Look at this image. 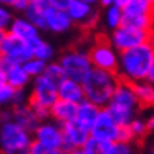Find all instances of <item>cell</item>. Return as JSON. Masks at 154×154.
<instances>
[{"mask_svg":"<svg viewBox=\"0 0 154 154\" xmlns=\"http://www.w3.org/2000/svg\"><path fill=\"white\" fill-rule=\"evenodd\" d=\"M80 2H85V3H88V5H94L97 0H80Z\"/></svg>","mask_w":154,"mask_h":154,"instance_id":"cell-49","label":"cell"},{"mask_svg":"<svg viewBox=\"0 0 154 154\" xmlns=\"http://www.w3.org/2000/svg\"><path fill=\"white\" fill-rule=\"evenodd\" d=\"M11 118H13L14 123H17L20 128H24L29 132H33L35 129H36V126L41 123L39 118L33 113V110L29 107L27 102L13 106L11 107Z\"/></svg>","mask_w":154,"mask_h":154,"instance_id":"cell-15","label":"cell"},{"mask_svg":"<svg viewBox=\"0 0 154 154\" xmlns=\"http://www.w3.org/2000/svg\"><path fill=\"white\" fill-rule=\"evenodd\" d=\"M97 2H99L104 8H107V6H112L113 5V0H97Z\"/></svg>","mask_w":154,"mask_h":154,"instance_id":"cell-43","label":"cell"},{"mask_svg":"<svg viewBox=\"0 0 154 154\" xmlns=\"http://www.w3.org/2000/svg\"><path fill=\"white\" fill-rule=\"evenodd\" d=\"M109 146H110V143L102 142V140L94 138V137L90 135L87 138V142L83 143L82 149H83V152H85V154H107Z\"/></svg>","mask_w":154,"mask_h":154,"instance_id":"cell-27","label":"cell"},{"mask_svg":"<svg viewBox=\"0 0 154 154\" xmlns=\"http://www.w3.org/2000/svg\"><path fill=\"white\" fill-rule=\"evenodd\" d=\"M109 104L110 106H116V107H126V109L135 110L138 107V99L134 91V85L118 75V82L115 85V90L112 93Z\"/></svg>","mask_w":154,"mask_h":154,"instance_id":"cell-12","label":"cell"},{"mask_svg":"<svg viewBox=\"0 0 154 154\" xmlns=\"http://www.w3.org/2000/svg\"><path fill=\"white\" fill-rule=\"evenodd\" d=\"M0 55L6 57L13 63L22 65L24 61H27L29 58L33 57V52H32V47L27 41L20 39L11 33H6V36L0 43Z\"/></svg>","mask_w":154,"mask_h":154,"instance_id":"cell-8","label":"cell"},{"mask_svg":"<svg viewBox=\"0 0 154 154\" xmlns=\"http://www.w3.org/2000/svg\"><path fill=\"white\" fill-rule=\"evenodd\" d=\"M57 91H58V99H65V101L74 102V104H79L80 101L85 99L82 83L75 82L72 79H68V77H65V79L58 83Z\"/></svg>","mask_w":154,"mask_h":154,"instance_id":"cell-16","label":"cell"},{"mask_svg":"<svg viewBox=\"0 0 154 154\" xmlns=\"http://www.w3.org/2000/svg\"><path fill=\"white\" fill-rule=\"evenodd\" d=\"M68 154H85V152H83V149H82V148H74V149L69 151Z\"/></svg>","mask_w":154,"mask_h":154,"instance_id":"cell-45","label":"cell"},{"mask_svg":"<svg viewBox=\"0 0 154 154\" xmlns=\"http://www.w3.org/2000/svg\"><path fill=\"white\" fill-rule=\"evenodd\" d=\"M14 0H0V5H6V6H11V3Z\"/></svg>","mask_w":154,"mask_h":154,"instance_id":"cell-48","label":"cell"},{"mask_svg":"<svg viewBox=\"0 0 154 154\" xmlns=\"http://www.w3.org/2000/svg\"><path fill=\"white\" fill-rule=\"evenodd\" d=\"M32 142V132L20 128L13 120L0 124V151L2 154H27Z\"/></svg>","mask_w":154,"mask_h":154,"instance_id":"cell-3","label":"cell"},{"mask_svg":"<svg viewBox=\"0 0 154 154\" xmlns=\"http://www.w3.org/2000/svg\"><path fill=\"white\" fill-rule=\"evenodd\" d=\"M29 44L32 47V52H33V57L35 58H39L43 61H49L51 58H54V49L51 44H47L44 39H41L39 36L33 38L32 41H29Z\"/></svg>","mask_w":154,"mask_h":154,"instance_id":"cell-26","label":"cell"},{"mask_svg":"<svg viewBox=\"0 0 154 154\" xmlns=\"http://www.w3.org/2000/svg\"><path fill=\"white\" fill-rule=\"evenodd\" d=\"M154 57L148 43H143L118 55V75L131 83L143 82L148 74V68Z\"/></svg>","mask_w":154,"mask_h":154,"instance_id":"cell-1","label":"cell"},{"mask_svg":"<svg viewBox=\"0 0 154 154\" xmlns=\"http://www.w3.org/2000/svg\"><path fill=\"white\" fill-rule=\"evenodd\" d=\"M116 82H118V74L104 71V69L91 68V71L82 80L85 99L96 104L101 109L106 107L112 97Z\"/></svg>","mask_w":154,"mask_h":154,"instance_id":"cell-2","label":"cell"},{"mask_svg":"<svg viewBox=\"0 0 154 154\" xmlns=\"http://www.w3.org/2000/svg\"><path fill=\"white\" fill-rule=\"evenodd\" d=\"M8 33L27 41V43L32 41L33 38L39 36V30L30 22V20H27L25 17H13L11 24L8 27Z\"/></svg>","mask_w":154,"mask_h":154,"instance_id":"cell-18","label":"cell"},{"mask_svg":"<svg viewBox=\"0 0 154 154\" xmlns=\"http://www.w3.org/2000/svg\"><path fill=\"white\" fill-rule=\"evenodd\" d=\"M6 33H8V30H5V29H0V43L3 41V38L6 36Z\"/></svg>","mask_w":154,"mask_h":154,"instance_id":"cell-46","label":"cell"},{"mask_svg":"<svg viewBox=\"0 0 154 154\" xmlns=\"http://www.w3.org/2000/svg\"><path fill=\"white\" fill-rule=\"evenodd\" d=\"M146 41H148V32L134 29V27H128V25L116 27L110 35V43L118 52L140 46V44L146 43Z\"/></svg>","mask_w":154,"mask_h":154,"instance_id":"cell-6","label":"cell"},{"mask_svg":"<svg viewBox=\"0 0 154 154\" xmlns=\"http://www.w3.org/2000/svg\"><path fill=\"white\" fill-rule=\"evenodd\" d=\"M5 83H6V79H5V74H3L2 71H0V87H3Z\"/></svg>","mask_w":154,"mask_h":154,"instance_id":"cell-47","label":"cell"},{"mask_svg":"<svg viewBox=\"0 0 154 154\" xmlns=\"http://www.w3.org/2000/svg\"><path fill=\"white\" fill-rule=\"evenodd\" d=\"M154 6L146 0H128L121 11L126 16H140V14H152Z\"/></svg>","mask_w":154,"mask_h":154,"instance_id":"cell-23","label":"cell"},{"mask_svg":"<svg viewBox=\"0 0 154 154\" xmlns=\"http://www.w3.org/2000/svg\"><path fill=\"white\" fill-rule=\"evenodd\" d=\"M27 104H29V107L33 110V113L39 118V121H44L46 118H49V109L44 107L43 104L35 102V101H32V99H27Z\"/></svg>","mask_w":154,"mask_h":154,"instance_id":"cell-35","label":"cell"},{"mask_svg":"<svg viewBox=\"0 0 154 154\" xmlns=\"http://www.w3.org/2000/svg\"><path fill=\"white\" fill-rule=\"evenodd\" d=\"M58 63L63 69V72H65V77L72 79L75 82H80V83L93 68L91 61L88 58V54L83 52L79 47L65 51Z\"/></svg>","mask_w":154,"mask_h":154,"instance_id":"cell-5","label":"cell"},{"mask_svg":"<svg viewBox=\"0 0 154 154\" xmlns=\"http://www.w3.org/2000/svg\"><path fill=\"white\" fill-rule=\"evenodd\" d=\"M27 5H29V0H14L11 3V8L16 11H24L27 8Z\"/></svg>","mask_w":154,"mask_h":154,"instance_id":"cell-39","label":"cell"},{"mask_svg":"<svg viewBox=\"0 0 154 154\" xmlns=\"http://www.w3.org/2000/svg\"><path fill=\"white\" fill-rule=\"evenodd\" d=\"M146 43L149 44V47L152 49V52H154V25L151 27V30L148 32V41Z\"/></svg>","mask_w":154,"mask_h":154,"instance_id":"cell-41","label":"cell"},{"mask_svg":"<svg viewBox=\"0 0 154 154\" xmlns=\"http://www.w3.org/2000/svg\"><path fill=\"white\" fill-rule=\"evenodd\" d=\"M44 75H47L51 80H54L55 83H60L63 79H65V72L60 66V63H47L46 65V69H44Z\"/></svg>","mask_w":154,"mask_h":154,"instance_id":"cell-31","label":"cell"},{"mask_svg":"<svg viewBox=\"0 0 154 154\" xmlns=\"http://www.w3.org/2000/svg\"><path fill=\"white\" fill-rule=\"evenodd\" d=\"M121 25H128V27H134V29H138V30L149 32L151 27L154 25V17H152V14H140V16L123 14Z\"/></svg>","mask_w":154,"mask_h":154,"instance_id":"cell-25","label":"cell"},{"mask_svg":"<svg viewBox=\"0 0 154 154\" xmlns=\"http://www.w3.org/2000/svg\"><path fill=\"white\" fill-rule=\"evenodd\" d=\"M129 131L132 134V138H134V142H143V140L146 138V135H148V128H146V123L142 121V120H137V118H134L129 124Z\"/></svg>","mask_w":154,"mask_h":154,"instance_id":"cell-29","label":"cell"},{"mask_svg":"<svg viewBox=\"0 0 154 154\" xmlns=\"http://www.w3.org/2000/svg\"><path fill=\"white\" fill-rule=\"evenodd\" d=\"M46 6H47V0H29V5L24 10L25 19L30 20L38 30L46 29V20H44Z\"/></svg>","mask_w":154,"mask_h":154,"instance_id":"cell-19","label":"cell"},{"mask_svg":"<svg viewBox=\"0 0 154 154\" xmlns=\"http://www.w3.org/2000/svg\"><path fill=\"white\" fill-rule=\"evenodd\" d=\"M87 54L93 68L118 74V54L115 51V47L112 46L109 36L99 35L97 39L93 43V46L88 49Z\"/></svg>","mask_w":154,"mask_h":154,"instance_id":"cell-4","label":"cell"},{"mask_svg":"<svg viewBox=\"0 0 154 154\" xmlns=\"http://www.w3.org/2000/svg\"><path fill=\"white\" fill-rule=\"evenodd\" d=\"M44 20H46V29L54 33H65L72 27V22L66 11L52 8L49 5L44 10Z\"/></svg>","mask_w":154,"mask_h":154,"instance_id":"cell-14","label":"cell"},{"mask_svg":"<svg viewBox=\"0 0 154 154\" xmlns=\"http://www.w3.org/2000/svg\"><path fill=\"white\" fill-rule=\"evenodd\" d=\"M60 129H61V138H63L60 151L63 154H68L74 148H82L83 143L87 142V138L90 137V129H87L80 123H77L75 120L60 124Z\"/></svg>","mask_w":154,"mask_h":154,"instance_id":"cell-7","label":"cell"},{"mask_svg":"<svg viewBox=\"0 0 154 154\" xmlns=\"http://www.w3.org/2000/svg\"><path fill=\"white\" fill-rule=\"evenodd\" d=\"M66 13L72 24H77L83 29H91L97 22V11L93 8V5H88L80 0H72Z\"/></svg>","mask_w":154,"mask_h":154,"instance_id":"cell-11","label":"cell"},{"mask_svg":"<svg viewBox=\"0 0 154 154\" xmlns=\"http://www.w3.org/2000/svg\"><path fill=\"white\" fill-rule=\"evenodd\" d=\"M134 85V91L138 99V106L145 107H154V85L149 82H137L132 83Z\"/></svg>","mask_w":154,"mask_h":154,"instance_id":"cell-22","label":"cell"},{"mask_svg":"<svg viewBox=\"0 0 154 154\" xmlns=\"http://www.w3.org/2000/svg\"><path fill=\"white\" fill-rule=\"evenodd\" d=\"M11 20H13V13L8 10L6 5H0V29L8 30Z\"/></svg>","mask_w":154,"mask_h":154,"instance_id":"cell-36","label":"cell"},{"mask_svg":"<svg viewBox=\"0 0 154 154\" xmlns=\"http://www.w3.org/2000/svg\"><path fill=\"white\" fill-rule=\"evenodd\" d=\"M16 90L10 87L8 83H5L3 87H0V106H11L13 97H14Z\"/></svg>","mask_w":154,"mask_h":154,"instance_id":"cell-33","label":"cell"},{"mask_svg":"<svg viewBox=\"0 0 154 154\" xmlns=\"http://www.w3.org/2000/svg\"><path fill=\"white\" fill-rule=\"evenodd\" d=\"M101 107H97L96 104L90 102L87 99L80 101L77 104V110H75V121L80 123L82 126H85L87 129H90L93 126L96 116L99 115Z\"/></svg>","mask_w":154,"mask_h":154,"instance_id":"cell-20","label":"cell"},{"mask_svg":"<svg viewBox=\"0 0 154 154\" xmlns=\"http://www.w3.org/2000/svg\"><path fill=\"white\" fill-rule=\"evenodd\" d=\"M107 154H132V146L131 143L113 142V143H110Z\"/></svg>","mask_w":154,"mask_h":154,"instance_id":"cell-34","label":"cell"},{"mask_svg":"<svg viewBox=\"0 0 154 154\" xmlns=\"http://www.w3.org/2000/svg\"><path fill=\"white\" fill-rule=\"evenodd\" d=\"M106 110L109 112L112 120H113L118 126H128L132 120H134V115H135V110H132V109L116 107V106H110V104L106 106Z\"/></svg>","mask_w":154,"mask_h":154,"instance_id":"cell-24","label":"cell"},{"mask_svg":"<svg viewBox=\"0 0 154 154\" xmlns=\"http://www.w3.org/2000/svg\"><path fill=\"white\" fill-rule=\"evenodd\" d=\"M118 131H120V126L112 120L106 107H102L99 110V115L96 116L93 126L90 128V135L94 138H99L102 142L113 143L118 140Z\"/></svg>","mask_w":154,"mask_h":154,"instance_id":"cell-10","label":"cell"},{"mask_svg":"<svg viewBox=\"0 0 154 154\" xmlns=\"http://www.w3.org/2000/svg\"><path fill=\"white\" fill-rule=\"evenodd\" d=\"M126 3H128V0H113V5L118 6V8H123Z\"/></svg>","mask_w":154,"mask_h":154,"instance_id":"cell-44","label":"cell"},{"mask_svg":"<svg viewBox=\"0 0 154 154\" xmlns=\"http://www.w3.org/2000/svg\"><path fill=\"white\" fill-rule=\"evenodd\" d=\"M121 19H123V11H121V8H118V6H115V5L107 6L106 22H107V25L110 27L112 30L121 25Z\"/></svg>","mask_w":154,"mask_h":154,"instance_id":"cell-30","label":"cell"},{"mask_svg":"<svg viewBox=\"0 0 154 154\" xmlns=\"http://www.w3.org/2000/svg\"><path fill=\"white\" fill-rule=\"evenodd\" d=\"M33 140L38 142L41 145L47 146V148H55V149H60L61 148V129H60V124H55V123H44L41 121L36 129L33 131Z\"/></svg>","mask_w":154,"mask_h":154,"instance_id":"cell-13","label":"cell"},{"mask_svg":"<svg viewBox=\"0 0 154 154\" xmlns=\"http://www.w3.org/2000/svg\"><path fill=\"white\" fill-rule=\"evenodd\" d=\"M145 123H146V128H148V131H149V132H151V131H154V113H152V115H151V116H149Z\"/></svg>","mask_w":154,"mask_h":154,"instance_id":"cell-42","label":"cell"},{"mask_svg":"<svg viewBox=\"0 0 154 154\" xmlns=\"http://www.w3.org/2000/svg\"><path fill=\"white\" fill-rule=\"evenodd\" d=\"M116 142H124V143H132L134 138L129 131V126H120V131H118V140Z\"/></svg>","mask_w":154,"mask_h":154,"instance_id":"cell-37","label":"cell"},{"mask_svg":"<svg viewBox=\"0 0 154 154\" xmlns=\"http://www.w3.org/2000/svg\"><path fill=\"white\" fill-rule=\"evenodd\" d=\"M146 2H149V3H151V5L154 6V0H146Z\"/></svg>","mask_w":154,"mask_h":154,"instance_id":"cell-50","label":"cell"},{"mask_svg":"<svg viewBox=\"0 0 154 154\" xmlns=\"http://www.w3.org/2000/svg\"><path fill=\"white\" fill-rule=\"evenodd\" d=\"M27 154H63L60 149H55V148H47V146L41 145L38 142H32V145L29 146V151Z\"/></svg>","mask_w":154,"mask_h":154,"instance_id":"cell-32","label":"cell"},{"mask_svg":"<svg viewBox=\"0 0 154 154\" xmlns=\"http://www.w3.org/2000/svg\"><path fill=\"white\" fill-rule=\"evenodd\" d=\"M145 80L154 85V57H152V60H151V65H149V68H148V74H146V79H145Z\"/></svg>","mask_w":154,"mask_h":154,"instance_id":"cell-40","label":"cell"},{"mask_svg":"<svg viewBox=\"0 0 154 154\" xmlns=\"http://www.w3.org/2000/svg\"><path fill=\"white\" fill-rule=\"evenodd\" d=\"M75 110H77V104L65 99H57L49 107V116H52L58 124H63L71 120H75Z\"/></svg>","mask_w":154,"mask_h":154,"instance_id":"cell-17","label":"cell"},{"mask_svg":"<svg viewBox=\"0 0 154 154\" xmlns=\"http://www.w3.org/2000/svg\"><path fill=\"white\" fill-rule=\"evenodd\" d=\"M71 2H72V0H47V5H49V6H52V8H57V10L66 11Z\"/></svg>","mask_w":154,"mask_h":154,"instance_id":"cell-38","label":"cell"},{"mask_svg":"<svg viewBox=\"0 0 154 154\" xmlns=\"http://www.w3.org/2000/svg\"><path fill=\"white\" fill-rule=\"evenodd\" d=\"M152 154H154V149H152Z\"/></svg>","mask_w":154,"mask_h":154,"instance_id":"cell-51","label":"cell"},{"mask_svg":"<svg viewBox=\"0 0 154 154\" xmlns=\"http://www.w3.org/2000/svg\"><path fill=\"white\" fill-rule=\"evenodd\" d=\"M5 79H6V83H8L10 87H13L14 90H20V88H25L27 85H29L32 77L25 72L22 65L13 63V65L8 68V71L5 72Z\"/></svg>","mask_w":154,"mask_h":154,"instance_id":"cell-21","label":"cell"},{"mask_svg":"<svg viewBox=\"0 0 154 154\" xmlns=\"http://www.w3.org/2000/svg\"><path fill=\"white\" fill-rule=\"evenodd\" d=\"M46 65H47V61H43V60H39V58H29L27 61L22 63V68L25 69V72L29 74L30 77H38L44 72V69H46Z\"/></svg>","mask_w":154,"mask_h":154,"instance_id":"cell-28","label":"cell"},{"mask_svg":"<svg viewBox=\"0 0 154 154\" xmlns=\"http://www.w3.org/2000/svg\"><path fill=\"white\" fill-rule=\"evenodd\" d=\"M58 83H55L54 80H51L47 75L41 74L38 77H35L33 82V90L30 96L27 99H32L35 102L43 104L44 107H51L52 104L58 99V91H57Z\"/></svg>","mask_w":154,"mask_h":154,"instance_id":"cell-9","label":"cell"}]
</instances>
